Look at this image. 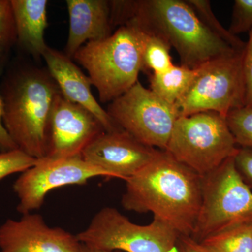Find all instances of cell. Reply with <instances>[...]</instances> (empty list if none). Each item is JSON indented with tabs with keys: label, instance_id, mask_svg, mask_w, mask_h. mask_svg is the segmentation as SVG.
<instances>
[{
	"label": "cell",
	"instance_id": "29",
	"mask_svg": "<svg viewBox=\"0 0 252 252\" xmlns=\"http://www.w3.org/2000/svg\"><path fill=\"white\" fill-rule=\"evenodd\" d=\"M82 244V243H81ZM80 252H119L117 251H106V250H98V249L91 248L87 245H81Z\"/></svg>",
	"mask_w": 252,
	"mask_h": 252
},
{
	"label": "cell",
	"instance_id": "16",
	"mask_svg": "<svg viewBox=\"0 0 252 252\" xmlns=\"http://www.w3.org/2000/svg\"><path fill=\"white\" fill-rule=\"evenodd\" d=\"M16 27V44L35 59L42 58L48 47L46 0H10Z\"/></svg>",
	"mask_w": 252,
	"mask_h": 252
},
{
	"label": "cell",
	"instance_id": "8",
	"mask_svg": "<svg viewBox=\"0 0 252 252\" xmlns=\"http://www.w3.org/2000/svg\"><path fill=\"white\" fill-rule=\"evenodd\" d=\"M244 51L209 61L197 68L186 94L175 104L179 117L213 112L223 117L245 106Z\"/></svg>",
	"mask_w": 252,
	"mask_h": 252
},
{
	"label": "cell",
	"instance_id": "24",
	"mask_svg": "<svg viewBox=\"0 0 252 252\" xmlns=\"http://www.w3.org/2000/svg\"><path fill=\"white\" fill-rule=\"evenodd\" d=\"M228 31L238 36L252 30V0H235Z\"/></svg>",
	"mask_w": 252,
	"mask_h": 252
},
{
	"label": "cell",
	"instance_id": "9",
	"mask_svg": "<svg viewBox=\"0 0 252 252\" xmlns=\"http://www.w3.org/2000/svg\"><path fill=\"white\" fill-rule=\"evenodd\" d=\"M107 112L121 129L141 143L165 151L179 117L175 107L137 83L109 104Z\"/></svg>",
	"mask_w": 252,
	"mask_h": 252
},
{
	"label": "cell",
	"instance_id": "25",
	"mask_svg": "<svg viewBox=\"0 0 252 252\" xmlns=\"http://www.w3.org/2000/svg\"><path fill=\"white\" fill-rule=\"evenodd\" d=\"M243 69L245 84V106H252V30L243 53Z\"/></svg>",
	"mask_w": 252,
	"mask_h": 252
},
{
	"label": "cell",
	"instance_id": "23",
	"mask_svg": "<svg viewBox=\"0 0 252 252\" xmlns=\"http://www.w3.org/2000/svg\"><path fill=\"white\" fill-rule=\"evenodd\" d=\"M38 160L19 149L0 152V182L13 174L22 173L35 165Z\"/></svg>",
	"mask_w": 252,
	"mask_h": 252
},
{
	"label": "cell",
	"instance_id": "1",
	"mask_svg": "<svg viewBox=\"0 0 252 252\" xmlns=\"http://www.w3.org/2000/svg\"><path fill=\"white\" fill-rule=\"evenodd\" d=\"M112 28L135 25L164 39L177 51L181 65L196 69L203 64L242 51L214 34L186 0H112Z\"/></svg>",
	"mask_w": 252,
	"mask_h": 252
},
{
	"label": "cell",
	"instance_id": "4",
	"mask_svg": "<svg viewBox=\"0 0 252 252\" xmlns=\"http://www.w3.org/2000/svg\"><path fill=\"white\" fill-rule=\"evenodd\" d=\"M147 38L140 28L127 24L78 50L73 59L87 70L101 102L110 103L139 81Z\"/></svg>",
	"mask_w": 252,
	"mask_h": 252
},
{
	"label": "cell",
	"instance_id": "21",
	"mask_svg": "<svg viewBox=\"0 0 252 252\" xmlns=\"http://www.w3.org/2000/svg\"><path fill=\"white\" fill-rule=\"evenodd\" d=\"M225 121L237 145L252 148V106L230 111Z\"/></svg>",
	"mask_w": 252,
	"mask_h": 252
},
{
	"label": "cell",
	"instance_id": "5",
	"mask_svg": "<svg viewBox=\"0 0 252 252\" xmlns=\"http://www.w3.org/2000/svg\"><path fill=\"white\" fill-rule=\"evenodd\" d=\"M238 149L225 117L205 112L179 117L165 151L203 176L234 157Z\"/></svg>",
	"mask_w": 252,
	"mask_h": 252
},
{
	"label": "cell",
	"instance_id": "26",
	"mask_svg": "<svg viewBox=\"0 0 252 252\" xmlns=\"http://www.w3.org/2000/svg\"><path fill=\"white\" fill-rule=\"evenodd\" d=\"M234 160L237 171L252 192V148H239Z\"/></svg>",
	"mask_w": 252,
	"mask_h": 252
},
{
	"label": "cell",
	"instance_id": "22",
	"mask_svg": "<svg viewBox=\"0 0 252 252\" xmlns=\"http://www.w3.org/2000/svg\"><path fill=\"white\" fill-rule=\"evenodd\" d=\"M16 27L10 0H0V61L9 57L16 44Z\"/></svg>",
	"mask_w": 252,
	"mask_h": 252
},
{
	"label": "cell",
	"instance_id": "19",
	"mask_svg": "<svg viewBox=\"0 0 252 252\" xmlns=\"http://www.w3.org/2000/svg\"><path fill=\"white\" fill-rule=\"evenodd\" d=\"M186 1L195 11L200 21L214 34L229 44L236 51H243L245 50L246 42H244L238 36L232 34L228 30L222 26L212 11L209 0H186Z\"/></svg>",
	"mask_w": 252,
	"mask_h": 252
},
{
	"label": "cell",
	"instance_id": "10",
	"mask_svg": "<svg viewBox=\"0 0 252 252\" xmlns=\"http://www.w3.org/2000/svg\"><path fill=\"white\" fill-rule=\"evenodd\" d=\"M97 177L113 178L108 172L91 165L81 157L39 160L15 181L13 189L18 199L17 211L21 215L31 213L42 206L46 195L54 189L84 185Z\"/></svg>",
	"mask_w": 252,
	"mask_h": 252
},
{
	"label": "cell",
	"instance_id": "12",
	"mask_svg": "<svg viewBox=\"0 0 252 252\" xmlns=\"http://www.w3.org/2000/svg\"><path fill=\"white\" fill-rule=\"evenodd\" d=\"M160 151L141 143L120 129L99 134L84 149L81 157L113 178L126 181L148 165Z\"/></svg>",
	"mask_w": 252,
	"mask_h": 252
},
{
	"label": "cell",
	"instance_id": "15",
	"mask_svg": "<svg viewBox=\"0 0 252 252\" xmlns=\"http://www.w3.org/2000/svg\"><path fill=\"white\" fill-rule=\"evenodd\" d=\"M69 30L64 54L73 59L81 46L103 40L112 34L110 1L67 0Z\"/></svg>",
	"mask_w": 252,
	"mask_h": 252
},
{
	"label": "cell",
	"instance_id": "3",
	"mask_svg": "<svg viewBox=\"0 0 252 252\" xmlns=\"http://www.w3.org/2000/svg\"><path fill=\"white\" fill-rule=\"evenodd\" d=\"M0 89L8 133L18 149L37 160L44 159L51 115L61 94L56 81L48 69L20 64L3 74Z\"/></svg>",
	"mask_w": 252,
	"mask_h": 252
},
{
	"label": "cell",
	"instance_id": "17",
	"mask_svg": "<svg viewBox=\"0 0 252 252\" xmlns=\"http://www.w3.org/2000/svg\"><path fill=\"white\" fill-rule=\"evenodd\" d=\"M197 74L196 69L174 64L165 72L152 74L150 89L167 103L175 104L186 94Z\"/></svg>",
	"mask_w": 252,
	"mask_h": 252
},
{
	"label": "cell",
	"instance_id": "7",
	"mask_svg": "<svg viewBox=\"0 0 252 252\" xmlns=\"http://www.w3.org/2000/svg\"><path fill=\"white\" fill-rule=\"evenodd\" d=\"M180 235L161 220L154 218L148 225H137L117 209L106 207L77 237L84 245L106 251L178 252Z\"/></svg>",
	"mask_w": 252,
	"mask_h": 252
},
{
	"label": "cell",
	"instance_id": "2",
	"mask_svg": "<svg viewBox=\"0 0 252 252\" xmlns=\"http://www.w3.org/2000/svg\"><path fill=\"white\" fill-rule=\"evenodd\" d=\"M123 207L152 212L180 235L191 236L202 202V177L160 150L148 165L126 181Z\"/></svg>",
	"mask_w": 252,
	"mask_h": 252
},
{
	"label": "cell",
	"instance_id": "13",
	"mask_svg": "<svg viewBox=\"0 0 252 252\" xmlns=\"http://www.w3.org/2000/svg\"><path fill=\"white\" fill-rule=\"evenodd\" d=\"M22 215L0 225L1 252H80L77 235L49 226L39 214Z\"/></svg>",
	"mask_w": 252,
	"mask_h": 252
},
{
	"label": "cell",
	"instance_id": "18",
	"mask_svg": "<svg viewBox=\"0 0 252 252\" xmlns=\"http://www.w3.org/2000/svg\"><path fill=\"white\" fill-rule=\"evenodd\" d=\"M198 243L207 252H252V221L230 227Z\"/></svg>",
	"mask_w": 252,
	"mask_h": 252
},
{
	"label": "cell",
	"instance_id": "28",
	"mask_svg": "<svg viewBox=\"0 0 252 252\" xmlns=\"http://www.w3.org/2000/svg\"><path fill=\"white\" fill-rule=\"evenodd\" d=\"M177 246L178 252H207L202 248L200 244L189 236L180 235Z\"/></svg>",
	"mask_w": 252,
	"mask_h": 252
},
{
	"label": "cell",
	"instance_id": "6",
	"mask_svg": "<svg viewBox=\"0 0 252 252\" xmlns=\"http://www.w3.org/2000/svg\"><path fill=\"white\" fill-rule=\"evenodd\" d=\"M201 177V206L190 238L200 243L230 227L252 221V192L237 171L234 157Z\"/></svg>",
	"mask_w": 252,
	"mask_h": 252
},
{
	"label": "cell",
	"instance_id": "27",
	"mask_svg": "<svg viewBox=\"0 0 252 252\" xmlns=\"http://www.w3.org/2000/svg\"><path fill=\"white\" fill-rule=\"evenodd\" d=\"M8 58L0 61V82L4 74L5 67L7 63ZM3 101L1 96V89H0V150L1 152H7L18 149L17 146L11 139V136L8 133L7 130L5 128L3 124Z\"/></svg>",
	"mask_w": 252,
	"mask_h": 252
},
{
	"label": "cell",
	"instance_id": "11",
	"mask_svg": "<svg viewBox=\"0 0 252 252\" xmlns=\"http://www.w3.org/2000/svg\"><path fill=\"white\" fill-rule=\"evenodd\" d=\"M104 131L92 113L61 94L51 115L49 147L44 159L55 160L81 157L84 149Z\"/></svg>",
	"mask_w": 252,
	"mask_h": 252
},
{
	"label": "cell",
	"instance_id": "14",
	"mask_svg": "<svg viewBox=\"0 0 252 252\" xmlns=\"http://www.w3.org/2000/svg\"><path fill=\"white\" fill-rule=\"evenodd\" d=\"M51 77L59 86L61 94L73 103L79 104L98 119L105 132L120 130L94 98L91 91L92 83L64 53L48 46L42 56Z\"/></svg>",
	"mask_w": 252,
	"mask_h": 252
},
{
	"label": "cell",
	"instance_id": "20",
	"mask_svg": "<svg viewBox=\"0 0 252 252\" xmlns=\"http://www.w3.org/2000/svg\"><path fill=\"white\" fill-rule=\"evenodd\" d=\"M170 49L171 46L164 39L154 34H147L142 60V71H152L153 74H158L172 67L174 64Z\"/></svg>",
	"mask_w": 252,
	"mask_h": 252
}]
</instances>
